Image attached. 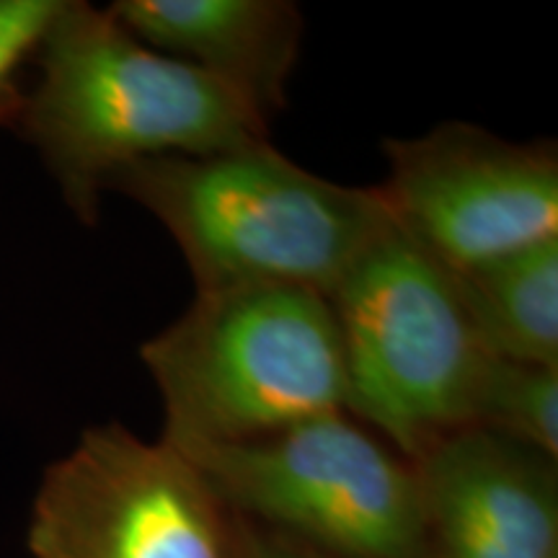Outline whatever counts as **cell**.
Instances as JSON below:
<instances>
[{
    "label": "cell",
    "instance_id": "obj_1",
    "mask_svg": "<svg viewBox=\"0 0 558 558\" xmlns=\"http://www.w3.org/2000/svg\"><path fill=\"white\" fill-rule=\"evenodd\" d=\"M39 78L21 99V132L86 226L130 166L267 143L269 120L202 70L156 52L83 0H60L37 52Z\"/></svg>",
    "mask_w": 558,
    "mask_h": 558
},
{
    "label": "cell",
    "instance_id": "obj_2",
    "mask_svg": "<svg viewBox=\"0 0 558 558\" xmlns=\"http://www.w3.org/2000/svg\"><path fill=\"white\" fill-rule=\"evenodd\" d=\"M109 190L163 222L197 292L300 288L329 300L390 226L378 186L318 177L267 143L130 166Z\"/></svg>",
    "mask_w": 558,
    "mask_h": 558
},
{
    "label": "cell",
    "instance_id": "obj_3",
    "mask_svg": "<svg viewBox=\"0 0 558 558\" xmlns=\"http://www.w3.org/2000/svg\"><path fill=\"white\" fill-rule=\"evenodd\" d=\"M166 409V442L233 445L347 411L339 326L300 288L197 292L140 349Z\"/></svg>",
    "mask_w": 558,
    "mask_h": 558
},
{
    "label": "cell",
    "instance_id": "obj_4",
    "mask_svg": "<svg viewBox=\"0 0 558 558\" xmlns=\"http://www.w3.org/2000/svg\"><path fill=\"white\" fill-rule=\"evenodd\" d=\"M347 373V414L407 460L476 427L494 354L481 341L456 275L390 226L329 298Z\"/></svg>",
    "mask_w": 558,
    "mask_h": 558
},
{
    "label": "cell",
    "instance_id": "obj_5",
    "mask_svg": "<svg viewBox=\"0 0 558 558\" xmlns=\"http://www.w3.org/2000/svg\"><path fill=\"white\" fill-rule=\"evenodd\" d=\"M179 450L228 512L337 558L422 556L414 463L347 411L248 442Z\"/></svg>",
    "mask_w": 558,
    "mask_h": 558
},
{
    "label": "cell",
    "instance_id": "obj_6",
    "mask_svg": "<svg viewBox=\"0 0 558 558\" xmlns=\"http://www.w3.org/2000/svg\"><path fill=\"white\" fill-rule=\"evenodd\" d=\"M32 558H230V512L177 445L83 429L32 501Z\"/></svg>",
    "mask_w": 558,
    "mask_h": 558
},
{
    "label": "cell",
    "instance_id": "obj_7",
    "mask_svg": "<svg viewBox=\"0 0 558 558\" xmlns=\"http://www.w3.org/2000/svg\"><path fill=\"white\" fill-rule=\"evenodd\" d=\"M390 218L452 275L558 239L554 143H512L469 122L383 143Z\"/></svg>",
    "mask_w": 558,
    "mask_h": 558
},
{
    "label": "cell",
    "instance_id": "obj_8",
    "mask_svg": "<svg viewBox=\"0 0 558 558\" xmlns=\"http://www.w3.org/2000/svg\"><path fill=\"white\" fill-rule=\"evenodd\" d=\"M418 558H558L556 460L484 427L439 439L414 460Z\"/></svg>",
    "mask_w": 558,
    "mask_h": 558
},
{
    "label": "cell",
    "instance_id": "obj_9",
    "mask_svg": "<svg viewBox=\"0 0 558 558\" xmlns=\"http://www.w3.org/2000/svg\"><path fill=\"white\" fill-rule=\"evenodd\" d=\"M130 34L246 99L264 120L284 109L303 13L288 0H120Z\"/></svg>",
    "mask_w": 558,
    "mask_h": 558
},
{
    "label": "cell",
    "instance_id": "obj_10",
    "mask_svg": "<svg viewBox=\"0 0 558 558\" xmlns=\"http://www.w3.org/2000/svg\"><path fill=\"white\" fill-rule=\"evenodd\" d=\"M456 282L494 357L558 367V239L460 271Z\"/></svg>",
    "mask_w": 558,
    "mask_h": 558
},
{
    "label": "cell",
    "instance_id": "obj_11",
    "mask_svg": "<svg viewBox=\"0 0 558 558\" xmlns=\"http://www.w3.org/2000/svg\"><path fill=\"white\" fill-rule=\"evenodd\" d=\"M476 427L556 460L558 367L494 357L478 401Z\"/></svg>",
    "mask_w": 558,
    "mask_h": 558
},
{
    "label": "cell",
    "instance_id": "obj_12",
    "mask_svg": "<svg viewBox=\"0 0 558 558\" xmlns=\"http://www.w3.org/2000/svg\"><path fill=\"white\" fill-rule=\"evenodd\" d=\"M60 0H0V101L16 96L11 78L34 58Z\"/></svg>",
    "mask_w": 558,
    "mask_h": 558
},
{
    "label": "cell",
    "instance_id": "obj_13",
    "mask_svg": "<svg viewBox=\"0 0 558 558\" xmlns=\"http://www.w3.org/2000/svg\"><path fill=\"white\" fill-rule=\"evenodd\" d=\"M230 558H337L230 512Z\"/></svg>",
    "mask_w": 558,
    "mask_h": 558
},
{
    "label": "cell",
    "instance_id": "obj_14",
    "mask_svg": "<svg viewBox=\"0 0 558 558\" xmlns=\"http://www.w3.org/2000/svg\"><path fill=\"white\" fill-rule=\"evenodd\" d=\"M19 104H21V96L19 94L13 96V99H9V101H0V122L13 120V117H16V111H19Z\"/></svg>",
    "mask_w": 558,
    "mask_h": 558
}]
</instances>
